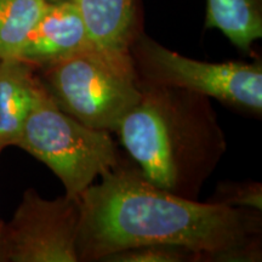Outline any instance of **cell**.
Listing matches in <instances>:
<instances>
[{
    "label": "cell",
    "instance_id": "obj_1",
    "mask_svg": "<svg viewBox=\"0 0 262 262\" xmlns=\"http://www.w3.org/2000/svg\"><path fill=\"white\" fill-rule=\"evenodd\" d=\"M79 261L145 245L192 251L199 261H257L260 211L199 203L157 187L139 168L118 165L79 196Z\"/></svg>",
    "mask_w": 262,
    "mask_h": 262
},
{
    "label": "cell",
    "instance_id": "obj_2",
    "mask_svg": "<svg viewBox=\"0 0 262 262\" xmlns=\"http://www.w3.org/2000/svg\"><path fill=\"white\" fill-rule=\"evenodd\" d=\"M141 96L114 133L147 181L195 199L226 150L206 96L137 81Z\"/></svg>",
    "mask_w": 262,
    "mask_h": 262
},
{
    "label": "cell",
    "instance_id": "obj_3",
    "mask_svg": "<svg viewBox=\"0 0 262 262\" xmlns=\"http://www.w3.org/2000/svg\"><path fill=\"white\" fill-rule=\"evenodd\" d=\"M14 146L44 163L71 198H79L94 180L120 163L111 133L84 125L63 112L41 80Z\"/></svg>",
    "mask_w": 262,
    "mask_h": 262
},
{
    "label": "cell",
    "instance_id": "obj_4",
    "mask_svg": "<svg viewBox=\"0 0 262 262\" xmlns=\"http://www.w3.org/2000/svg\"><path fill=\"white\" fill-rule=\"evenodd\" d=\"M35 70L63 112L96 130L114 133L141 96L131 56L94 47Z\"/></svg>",
    "mask_w": 262,
    "mask_h": 262
},
{
    "label": "cell",
    "instance_id": "obj_5",
    "mask_svg": "<svg viewBox=\"0 0 262 262\" xmlns=\"http://www.w3.org/2000/svg\"><path fill=\"white\" fill-rule=\"evenodd\" d=\"M129 52L137 81L187 90L255 114L262 112L260 61H196L169 50L140 33Z\"/></svg>",
    "mask_w": 262,
    "mask_h": 262
},
{
    "label": "cell",
    "instance_id": "obj_6",
    "mask_svg": "<svg viewBox=\"0 0 262 262\" xmlns=\"http://www.w3.org/2000/svg\"><path fill=\"white\" fill-rule=\"evenodd\" d=\"M79 222V198L48 201L27 189L11 221L2 225L3 261L78 262Z\"/></svg>",
    "mask_w": 262,
    "mask_h": 262
},
{
    "label": "cell",
    "instance_id": "obj_7",
    "mask_svg": "<svg viewBox=\"0 0 262 262\" xmlns=\"http://www.w3.org/2000/svg\"><path fill=\"white\" fill-rule=\"evenodd\" d=\"M93 48L79 9L74 2L49 4L26 39L17 58L34 68Z\"/></svg>",
    "mask_w": 262,
    "mask_h": 262
},
{
    "label": "cell",
    "instance_id": "obj_8",
    "mask_svg": "<svg viewBox=\"0 0 262 262\" xmlns=\"http://www.w3.org/2000/svg\"><path fill=\"white\" fill-rule=\"evenodd\" d=\"M79 9L91 45L118 57H130L139 34L136 0H73Z\"/></svg>",
    "mask_w": 262,
    "mask_h": 262
},
{
    "label": "cell",
    "instance_id": "obj_9",
    "mask_svg": "<svg viewBox=\"0 0 262 262\" xmlns=\"http://www.w3.org/2000/svg\"><path fill=\"white\" fill-rule=\"evenodd\" d=\"M37 70L17 57L0 60V142L14 146L39 85Z\"/></svg>",
    "mask_w": 262,
    "mask_h": 262
},
{
    "label": "cell",
    "instance_id": "obj_10",
    "mask_svg": "<svg viewBox=\"0 0 262 262\" xmlns=\"http://www.w3.org/2000/svg\"><path fill=\"white\" fill-rule=\"evenodd\" d=\"M206 27L217 28L243 51L262 37V0H208Z\"/></svg>",
    "mask_w": 262,
    "mask_h": 262
},
{
    "label": "cell",
    "instance_id": "obj_11",
    "mask_svg": "<svg viewBox=\"0 0 262 262\" xmlns=\"http://www.w3.org/2000/svg\"><path fill=\"white\" fill-rule=\"evenodd\" d=\"M48 5L45 0H0V60L18 56Z\"/></svg>",
    "mask_w": 262,
    "mask_h": 262
},
{
    "label": "cell",
    "instance_id": "obj_12",
    "mask_svg": "<svg viewBox=\"0 0 262 262\" xmlns=\"http://www.w3.org/2000/svg\"><path fill=\"white\" fill-rule=\"evenodd\" d=\"M103 261L110 262H183L199 261L195 254L186 249L170 245H145V247L118 251Z\"/></svg>",
    "mask_w": 262,
    "mask_h": 262
},
{
    "label": "cell",
    "instance_id": "obj_13",
    "mask_svg": "<svg viewBox=\"0 0 262 262\" xmlns=\"http://www.w3.org/2000/svg\"><path fill=\"white\" fill-rule=\"evenodd\" d=\"M210 202L221 203L233 208L261 211L262 189L260 183H225L217 187Z\"/></svg>",
    "mask_w": 262,
    "mask_h": 262
},
{
    "label": "cell",
    "instance_id": "obj_14",
    "mask_svg": "<svg viewBox=\"0 0 262 262\" xmlns=\"http://www.w3.org/2000/svg\"><path fill=\"white\" fill-rule=\"evenodd\" d=\"M48 4H57V3H64V2H73V0H45Z\"/></svg>",
    "mask_w": 262,
    "mask_h": 262
},
{
    "label": "cell",
    "instance_id": "obj_15",
    "mask_svg": "<svg viewBox=\"0 0 262 262\" xmlns=\"http://www.w3.org/2000/svg\"><path fill=\"white\" fill-rule=\"evenodd\" d=\"M2 225L0 224V261H3V245H2Z\"/></svg>",
    "mask_w": 262,
    "mask_h": 262
},
{
    "label": "cell",
    "instance_id": "obj_16",
    "mask_svg": "<svg viewBox=\"0 0 262 262\" xmlns=\"http://www.w3.org/2000/svg\"><path fill=\"white\" fill-rule=\"evenodd\" d=\"M3 148H5V146H4V145H3V143H2V142H0V152H2V150H3ZM0 224H2V222H0Z\"/></svg>",
    "mask_w": 262,
    "mask_h": 262
}]
</instances>
